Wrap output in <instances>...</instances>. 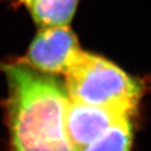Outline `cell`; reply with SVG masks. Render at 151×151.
<instances>
[{
    "mask_svg": "<svg viewBox=\"0 0 151 151\" xmlns=\"http://www.w3.org/2000/svg\"><path fill=\"white\" fill-rule=\"evenodd\" d=\"M66 77L70 101L132 117L142 95V84L122 69L95 54L80 51Z\"/></svg>",
    "mask_w": 151,
    "mask_h": 151,
    "instance_id": "obj_2",
    "label": "cell"
},
{
    "mask_svg": "<svg viewBox=\"0 0 151 151\" xmlns=\"http://www.w3.org/2000/svg\"><path fill=\"white\" fill-rule=\"evenodd\" d=\"M80 51L78 38L70 28H43L20 63L47 75L65 74Z\"/></svg>",
    "mask_w": 151,
    "mask_h": 151,
    "instance_id": "obj_3",
    "label": "cell"
},
{
    "mask_svg": "<svg viewBox=\"0 0 151 151\" xmlns=\"http://www.w3.org/2000/svg\"><path fill=\"white\" fill-rule=\"evenodd\" d=\"M78 0H35L29 6L35 23L42 28L67 27Z\"/></svg>",
    "mask_w": 151,
    "mask_h": 151,
    "instance_id": "obj_5",
    "label": "cell"
},
{
    "mask_svg": "<svg viewBox=\"0 0 151 151\" xmlns=\"http://www.w3.org/2000/svg\"><path fill=\"white\" fill-rule=\"evenodd\" d=\"M132 139L131 119L115 124L81 151H129Z\"/></svg>",
    "mask_w": 151,
    "mask_h": 151,
    "instance_id": "obj_6",
    "label": "cell"
},
{
    "mask_svg": "<svg viewBox=\"0 0 151 151\" xmlns=\"http://www.w3.org/2000/svg\"><path fill=\"white\" fill-rule=\"evenodd\" d=\"M20 2H22L23 4H25V5H27L28 7H29V6L32 5V3L35 1V0H19Z\"/></svg>",
    "mask_w": 151,
    "mask_h": 151,
    "instance_id": "obj_7",
    "label": "cell"
},
{
    "mask_svg": "<svg viewBox=\"0 0 151 151\" xmlns=\"http://www.w3.org/2000/svg\"><path fill=\"white\" fill-rule=\"evenodd\" d=\"M132 117L104 108L70 101L66 112V129L77 151H81L120 121Z\"/></svg>",
    "mask_w": 151,
    "mask_h": 151,
    "instance_id": "obj_4",
    "label": "cell"
},
{
    "mask_svg": "<svg viewBox=\"0 0 151 151\" xmlns=\"http://www.w3.org/2000/svg\"><path fill=\"white\" fill-rule=\"evenodd\" d=\"M10 151H77L66 129L67 90L51 75L25 64L1 66Z\"/></svg>",
    "mask_w": 151,
    "mask_h": 151,
    "instance_id": "obj_1",
    "label": "cell"
}]
</instances>
